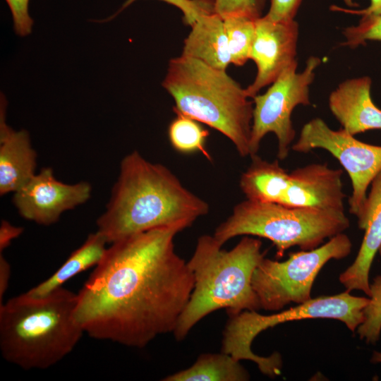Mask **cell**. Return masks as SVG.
Instances as JSON below:
<instances>
[{
	"instance_id": "6da1fadb",
	"label": "cell",
	"mask_w": 381,
	"mask_h": 381,
	"mask_svg": "<svg viewBox=\"0 0 381 381\" xmlns=\"http://www.w3.org/2000/svg\"><path fill=\"white\" fill-rule=\"evenodd\" d=\"M190 226L179 222L110 243L77 294L75 318L85 333L141 349L174 332L194 286L174 238Z\"/></svg>"
},
{
	"instance_id": "7a4b0ae2",
	"label": "cell",
	"mask_w": 381,
	"mask_h": 381,
	"mask_svg": "<svg viewBox=\"0 0 381 381\" xmlns=\"http://www.w3.org/2000/svg\"><path fill=\"white\" fill-rule=\"evenodd\" d=\"M206 201L188 190L167 167L138 151L126 155L97 231L108 243L179 222L192 224L206 215Z\"/></svg>"
},
{
	"instance_id": "3957f363",
	"label": "cell",
	"mask_w": 381,
	"mask_h": 381,
	"mask_svg": "<svg viewBox=\"0 0 381 381\" xmlns=\"http://www.w3.org/2000/svg\"><path fill=\"white\" fill-rule=\"evenodd\" d=\"M77 294L61 286L42 296L27 292L0 304V351L25 370L47 369L75 347L85 333L75 318Z\"/></svg>"
},
{
	"instance_id": "277c9868",
	"label": "cell",
	"mask_w": 381,
	"mask_h": 381,
	"mask_svg": "<svg viewBox=\"0 0 381 381\" xmlns=\"http://www.w3.org/2000/svg\"><path fill=\"white\" fill-rule=\"evenodd\" d=\"M262 241L245 236L230 250L222 249L213 236L202 235L187 262L194 286L173 332L177 341L211 313L225 308L229 316L260 308L252 286L255 269L265 258Z\"/></svg>"
},
{
	"instance_id": "5b68a950",
	"label": "cell",
	"mask_w": 381,
	"mask_h": 381,
	"mask_svg": "<svg viewBox=\"0 0 381 381\" xmlns=\"http://www.w3.org/2000/svg\"><path fill=\"white\" fill-rule=\"evenodd\" d=\"M162 85L174 100L175 113L217 130L241 157L250 156L253 101L226 71L181 54L169 61Z\"/></svg>"
},
{
	"instance_id": "8992f818",
	"label": "cell",
	"mask_w": 381,
	"mask_h": 381,
	"mask_svg": "<svg viewBox=\"0 0 381 381\" xmlns=\"http://www.w3.org/2000/svg\"><path fill=\"white\" fill-rule=\"evenodd\" d=\"M349 226L344 210L293 207L246 199L234 206L212 236L222 246L238 236L265 238L273 243L277 257L282 258L293 246L303 250L318 248Z\"/></svg>"
},
{
	"instance_id": "52a82bcc",
	"label": "cell",
	"mask_w": 381,
	"mask_h": 381,
	"mask_svg": "<svg viewBox=\"0 0 381 381\" xmlns=\"http://www.w3.org/2000/svg\"><path fill=\"white\" fill-rule=\"evenodd\" d=\"M369 298L355 296L350 291L322 296L298 304L284 311L264 315L256 310H244L229 316L223 332L221 351L238 361L249 360L255 363L260 372L274 377L280 374L281 355L274 352L269 356L254 353L251 344L262 331L279 324L310 318H329L344 322L352 332L363 322V309Z\"/></svg>"
},
{
	"instance_id": "ba28073f",
	"label": "cell",
	"mask_w": 381,
	"mask_h": 381,
	"mask_svg": "<svg viewBox=\"0 0 381 381\" xmlns=\"http://www.w3.org/2000/svg\"><path fill=\"white\" fill-rule=\"evenodd\" d=\"M342 170L314 163L286 171L277 160L257 155L242 173L239 186L246 199L293 207L344 210Z\"/></svg>"
},
{
	"instance_id": "9c48e42d",
	"label": "cell",
	"mask_w": 381,
	"mask_h": 381,
	"mask_svg": "<svg viewBox=\"0 0 381 381\" xmlns=\"http://www.w3.org/2000/svg\"><path fill=\"white\" fill-rule=\"evenodd\" d=\"M351 248L349 237L342 232L314 249L291 253L284 261L263 258L252 277L260 308L278 311L291 302L300 304L310 300L322 267L330 260L346 258Z\"/></svg>"
},
{
	"instance_id": "30bf717a",
	"label": "cell",
	"mask_w": 381,
	"mask_h": 381,
	"mask_svg": "<svg viewBox=\"0 0 381 381\" xmlns=\"http://www.w3.org/2000/svg\"><path fill=\"white\" fill-rule=\"evenodd\" d=\"M321 64L317 56H310L301 72L296 63L285 69L262 95L253 98V112L250 140V157L257 155L260 143L269 133L278 141L277 157L286 159L296 136L291 114L298 105L308 106L310 85Z\"/></svg>"
},
{
	"instance_id": "8fae6325",
	"label": "cell",
	"mask_w": 381,
	"mask_h": 381,
	"mask_svg": "<svg viewBox=\"0 0 381 381\" xmlns=\"http://www.w3.org/2000/svg\"><path fill=\"white\" fill-rule=\"evenodd\" d=\"M318 148L334 157L349 176L352 184L349 212L359 219L364 210L368 189L381 171V145L360 141L342 128L332 130L324 120L315 118L304 124L291 149L306 153Z\"/></svg>"
},
{
	"instance_id": "7c38bea8",
	"label": "cell",
	"mask_w": 381,
	"mask_h": 381,
	"mask_svg": "<svg viewBox=\"0 0 381 381\" xmlns=\"http://www.w3.org/2000/svg\"><path fill=\"white\" fill-rule=\"evenodd\" d=\"M91 192L89 183H63L56 179L52 168L44 167L13 193V202L24 219L49 226L64 212L86 202Z\"/></svg>"
},
{
	"instance_id": "4fadbf2b",
	"label": "cell",
	"mask_w": 381,
	"mask_h": 381,
	"mask_svg": "<svg viewBox=\"0 0 381 381\" xmlns=\"http://www.w3.org/2000/svg\"><path fill=\"white\" fill-rule=\"evenodd\" d=\"M298 24L295 20L274 22L265 16L256 20L250 59L257 66L253 82L246 88L253 98L264 87L272 84L287 68L297 63Z\"/></svg>"
},
{
	"instance_id": "5bb4252c",
	"label": "cell",
	"mask_w": 381,
	"mask_h": 381,
	"mask_svg": "<svg viewBox=\"0 0 381 381\" xmlns=\"http://www.w3.org/2000/svg\"><path fill=\"white\" fill-rule=\"evenodd\" d=\"M372 79L368 75L341 82L329 96V108L343 129L352 135L381 131V109L371 97Z\"/></svg>"
},
{
	"instance_id": "9a60e30c",
	"label": "cell",
	"mask_w": 381,
	"mask_h": 381,
	"mask_svg": "<svg viewBox=\"0 0 381 381\" xmlns=\"http://www.w3.org/2000/svg\"><path fill=\"white\" fill-rule=\"evenodd\" d=\"M364 237L353 262L339 277L349 291L360 290L370 296L369 272L374 258L381 246V171L370 184L364 210L358 219Z\"/></svg>"
},
{
	"instance_id": "2e32d148",
	"label": "cell",
	"mask_w": 381,
	"mask_h": 381,
	"mask_svg": "<svg viewBox=\"0 0 381 381\" xmlns=\"http://www.w3.org/2000/svg\"><path fill=\"white\" fill-rule=\"evenodd\" d=\"M5 99L0 111V194L14 193L36 173L37 152L29 133L14 131L5 121Z\"/></svg>"
},
{
	"instance_id": "e0dca14e",
	"label": "cell",
	"mask_w": 381,
	"mask_h": 381,
	"mask_svg": "<svg viewBox=\"0 0 381 381\" xmlns=\"http://www.w3.org/2000/svg\"><path fill=\"white\" fill-rule=\"evenodd\" d=\"M190 27L182 54L226 71L231 55L223 18L212 10L202 13Z\"/></svg>"
},
{
	"instance_id": "ac0fdd59",
	"label": "cell",
	"mask_w": 381,
	"mask_h": 381,
	"mask_svg": "<svg viewBox=\"0 0 381 381\" xmlns=\"http://www.w3.org/2000/svg\"><path fill=\"white\" fill-rule=\"evenodd\" d=\"M106 238L98 231L90 234L84 243L71 253L66 261L49 278L27 291L35 296H44L79 273L96 266L107 250Z\"/></svg>"
},
{
	"instance_id": "d6986e66",
	"label": "cell",
	"mask_w": 381,
	"mask_h": 381,
	"mask_svg": "<svg viewBox=\"0 0 381 381\" xmlns=\"http://www.w3.org/2000/svg\"><path fill=\"white\" fill-rule=\"evenodd\" d=\"M248 372L229 354L203 353L189 368L171 374L164 381H246Z\"/></svg>"
},
{
	"instance_id": "ffe728a7",
	"label": "cell",
	"mask_w": 381,
	"mask_h": 381,
	"mask_svg": "<svg viewBox=\"0 0 381 381\" xmlns=\"http://www.w3.org/2000/svg\"><path fill=\"white\" fill-rule=\"evenodd\" d=\"M176 114L168 128V137L173 148L183 154L200 152L212 161L206 149L209 131L197 120L179 113Z\"/></svg>"
},
{
	"instance_id": "44dd1931",
	"label": "cell",
	"mask_w": 381,
	"mask_h": 381,
	"mask_svg": "<svg viewBox=\"0 0 381 381\" xmlns=\"http://www.w3.org/2000/svg\"><path fill=\"white\" fill-rule=\"evenodd\" d=\"M258 18L248 15H233L223 19L231 63L235 66H243L250 59Z\"/></svg>"
},
{
	"instance_id": "7402d4cb",
	"label": "cell",
	"mask_w": 381,
	"mask_h": 381,
	"mask_svg": "<svg viewBox=\"0 0 381 381\" xmlns=\"http://www.w3.org/2000/svg\"><path fill=\"white\" fill-rule=\"evenodd\" d=\"M369 302L363 309L364 320L358 327L361 339L375 344L381 333V275L375 277L370 284Z\"/></svg>"
},
{
	"instance_id": "603a6c76",
	"label": "cell",
	"mask_w": 381,
	"mask_h": 381,
	"mask_svg": "<svg viewBox=\"0 0 381 381\" xmlns=\"http://www.w3.org/2000/svg\"><path fill=\"white\" fill-rule=\"evenodd\" d=\"M343 34L346 40L341 45L352 49L365 44L369 40L381 42V14L361 16L356 25L346 28Z\"/></svg>"
},
{
	"instance_id": "cb8c5ba5",
	"label": "cell",
	"mask_w": 381,
	"mask_h": 381,
	"mask_svg": "<svg viewBox=\"0 0 381 381\" xmlns=\"http://www.w3.org/2000/svg\"><path fill=\"white\" fill-rule=\"evenodd\" d=\"M213 10L223 19L233 15L260 17L257 0H214Z\"/></svg>"
},
{
	"instance_id": "d4e9b609",
	"label": "cell",
	"mask_w": 381,
	"mask_h": 381,
	"mask_svg": "<svg viewBox=\"0 0 381 381\" xmlns=\"http://www.w3.org/2000/svg\"><path fill=\"white\" fill-rule=\"evenodd\" d=\"M137 0H127L116 13L128 7ZM175 6L179 8L183 14V21L186 25L191 26L195 21L204 13L213 9V5L200 1V0H160Z\"/></svg>"
},
{
	"instance_id": "484cf974",
	"label": "cell",
	"mask_w": 381,
	"mask_h": 381,
	"mask_svg": "<svg viewBox=\"0 0 381 381\" xmlns=\"http://www.w3.org/2000/svg\"><path fill=\"white\" fill-rule=\"evenodd\" d=\"M30 0H6L12 14L15 32L20 37L32 31L33 20L28 12Z\"/></svg>"
},
{
	"instance_id": "4316f807",
	"label": "cell",
	"mask_w": 381,
	"mask_h": 381,
	"mask_svg": "<svg viewBox=\"0 0 381 381\" xmlns=\"http://www.w3.org/2000/svg\"><path fill=\"white\" fill-rule=\"evenodd\" d=\"M302 0H271L265 16L274 22H288L294 20Z\"/></svg>"
},
{
	"instance_id": "83f0119b",
	"label": "cell",
	"mask_w": 381,
	"mask_h": 381,
	"mask_svg": "<svg viewBox=\"0 0 381 381\" xmlns=\"http://www.w3.org/2000/svg\"><path fill=\"white\" fill-rule=\"evenodd\" d=\"M23 232V227L14 226L9 222L2 219L0 225V253L8 248L11 241L20 236Z\"/></svg>"
},
{
	"instance_id": "f1b7e54d",
	"label": "cell",
	"mask_w": 381,
	"mask_h": 381,
	"mask_svg": "<svg viewBox=\"0 0 381 381\" xmlns=\"http://www.w3.org/2000/svg\"><path fill=\"white\" fill-rule=\"evenodd\" d=\"M10 277L11 266L2 253H0V304L8 287Z\"/></svg>"
},
{
	"instance_id": "f546056e",
	"label": "cell",
	"mask_w": 381,
	"mask_h": 381,
	"mask_svg": "<svg viewBox=\"0 0 381 381\" xmlns=\"http://www.w3.org/2000/svg\"><path fill=\"white\" fill-rule=\"evenodd\" d=\"M346 4H351V0H345ZM333 10L341 11L346 13L363 16H375L381 14V0H370V6L362 10H349L344 9L338 7H333Z\"/></svg>"
},
{
	"instance_id": "4dcf8cb0",
	"label": "cell",
	"mask_w": 381,
	"mask_h": 381,
	"mask_svg": "<svg viewBox=\"0 0 381 381\" xmlns=\"http://www.w3.org/2000/svg\"><path fill=\"white\" fill-rule=\"evenodd\" d=\"M373 363H381V352L374 351L371 358Z\"/></svg>"
},
{
	"instance_id": "1f68e13d",
	"label": "cell",
	"mask_w": 381,
	"mask_h": 381,
	"mask_svg": "<svg viewBox=\"0 0 381 381\" xmlns=\"http://www.w3.org/2000/svg\"><path fill=\"white\" fill-rule=\"evenodd\" d=\"M377 252L379 253L380 255L381 256V246H380Z\"/></svg>"
}]
</instances>
